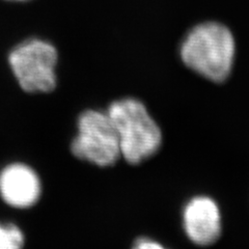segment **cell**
<instances>
[{
  "label": "cell",
  "mask_w": 249,
  "mask_h": 249,
  "mask_svg": "<svg viewBox=\"0 0 249 249\" xmlns=\"http://www.w3.org/2000/svg\"><path fill=\"white\" fill-rule=\"evenodd\" d=\"M236 43L231 31L217 22H205L186 35L180 47L184 64L213 82H223L235 61Z\"/></svg>",
  "instance_id": "1"
},
{
  "label": "cell",
  "mask_w": 249,
  "mask_h": 249,
  "mask_svg": "<svg viewBox=\"0 0 249 249\" xmlns=\"http://www.w3.org/2000/svg\"><path fill=\"white\" fill-rule=\"evenodd\" d=\"M118 134L121 156L139 164L160 150L162 132L142 102L134 98L115 101L107 110Z\"/></svg>",
  "instance_id": "2"
},
{
  "label": "cell",
  "mask_w": 249,
  "mask_h": 249,
  "mask_svg": "<svg viewBox=\"0 0 249 249\" xmlns=\"http://www.w3.org/2000/svg\"><path fill=\"white\" fill-rule=\"evenodd\" d=\"M57 51L52 44L30 38L12 50L9 62L23 90L50 92L56 87Z\"/></svg>",
  "instance_id": "3"
},
{
  "label": "cell",
  "mask_w": 249,
  "mask_h": 249,
  "mask_svg": "<svg viewBox=\"0 0 249 249\" xmlns=\"http://www.w3.org/2000/svg\"><path fill=\"white\" fill-rule=\"evenodd\" d=\"M71 150L74 156L98 166H111L121 157L118 134L107 113L84 111L78 120V135Z\"/></svg>",
  "instance_id": "4"
},
{
  "label": "cell",
  "mask_w": 249,
  "mask_h": 249,
  "mask_svg": "<svg viewBox=\"0 0 249 249\" xmlns=\"http://www.w3.org/2000/svg\"><path fill=\"white\" fill-rule=\"evenodd\" d=\"M182 219L185 233L196 245H211L221 235L220 209L209 196H197L187 201Z\"/></svg>",
  "instance_id": "5"
},
{
  "label": "cell",
  "mask_w": 249,
  "mask_h": 249,
  "mask_svg": "<svg viewBox=\"0 0 249 249\" xmlns=\"http://www.w3.org/2000/svg\"><path fill=\"white\" fill-rule=\"evenodd\" d=\"M41 181L34 169L21 163L7 165L0 173V196L14 208H29L40 198Z\"/></svg>",
  "instance_id": "6"
},
{
  "label": "cell",
  "mask_w": 249,
  "mask_h": 249,
  "mask_svg": "<svg viewBox=\"0 0 249 249\" xmlns=\"http://www.w3.org/2000/svg\"><path fill=\"white\" fill-rule=\"evenodd\" d=\"M24 236L20 229L12 223H0V249H22Z\"/></svg>",
  "instance_id": "7"
},
{
  "label": "cell",
  "mask_w": 249,
  "mask_h": 249,
  "mask_svg": "<svg viewBox=\"0 0 249 249\" xmlns=\"http://www.w3.org/2000/svg\"><path fill=\"white\" fill-rule=\"evenodd\" d=\"M132 249H167V248L153 239L140 238L134 243Z\"/></svg>",
  "instance_id": "8"
},
{
  "label": "cell",
  "mask_w": 249,
  "mask_h": 249,
  "mask_svg": "<svg viewBox=\"0 0 249 249\" xmlns=\"http://www.w3.org/2000/svg\"><path fill=\"white\" fill-rule=\"evenodd\" d=\"M13 1H27V0H13Z\"/></svg>",
  "instance_id": "9"
}]
</instances>
